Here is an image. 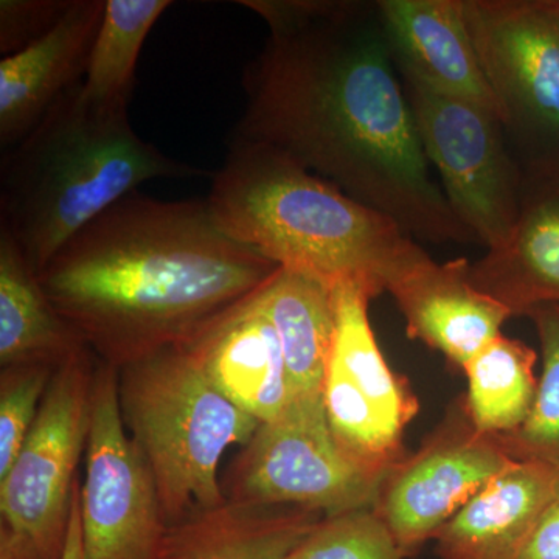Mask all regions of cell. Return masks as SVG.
<instances>
[{
	"mask_svg": "<svg viewBox=\"0 0 559 559\" xmlns=\"http://www.w3.org/2000/svg\"><path fill=\"white\" fill-rule=\"evenodd\" d=\"M270 28L234 138L264 143L411 238L473 245L415 127L377 2L242 0Z\"/></svg>",
	"mask_w": 559,
	"mask_h": 559,
	"instance_id": "6da1fadb",
	"label": "cell"
},
{
	"mask_svg": "<svg viewBox=\"0 0 559 559\" xmlns=\"http://www.w3.org/2000/svg\"><path fill=\"white\" fill-rule=\"evenodd\" d=\"M277 271L221 229L207 201L135 191L76 234L38 277L91 352L119 370L189 341Z\"/></svg>",
	"mask_w": 559,
	"mask_h": 559,
	"instance_id": "7a4b0ae2",
	"label": "cell"
},
{
	"mask_svg": "<svg viewBox=\"0 0 559 559\" xmlns=\"http://www.w3.org/2000/svg\"><path fill=\"white\" fill-rule=\"evenodd\" d=\"M213 218L282 270L374 299L421 252L400 226L264 143L231 139L207 200Z\"/></svg>",
	"mask_w": 559,
	"mask_h": 559,
	"instance_id": "3957f363",
	"label": "cell"
},
{
	"mask_svg": "<svg viewBox=\"0 0 559 559\" xmlns=\"http://www.w3.org/2000/svg\"><path fill=\"white\" fill-rule=\"evenodd\" d=\"M80 84L0 160V229L39 274L76 234L148 180L193 178L135 134L128 112L92 108Z\"/></svg>",
	"mask_w": 559,
	"mask_h": 559,
	"instance_id": "277c9868",
	"label": "cell"
},
{
	"mask_svg": "<svg viewBox=\"0 0 559 559\" xmlns=\"http://www.w3.org/2000/svg\"><path fill=\"white\" fill-rule=\"evenodd\" d=\"M119 406L148 463L168 525L223 503L221 459L261 423L227 400L182 345L121 367Z\"/></svg>",
	"mask_w": 559,
	"mask_h": 559,
	"instance_id": "5b68a950",
	"label": "cell"
},
{
	"mask_svg": "<svg viewBox=\"0 0 559 559\" xmlns=\"http://www.w3.org/2000/svg\"><path fill=\"white\" fill-rule=\"evenodd\" d=\"M522 168H559V0H462Z\"/></svg>",
	"mask_w": 559,
	"mask_h": 559,
	"instance_id": "8992f818",
	"label": "cell"
},
{
	"mask_svg": "<svg viewBox=\"0 0 559 559\" xmlns=\"http://www.w3.org/2000/svg\"><path fill=\"white\" fill-rule=\"evenodd\" d=\"M97 364L86 348L55 371L31 433L0 479V533L43 559H64Z\"/></svg>",
	"mask_w": 559,
	"mask_h": 559,
	"instance_id": "52a82bcc",
	"label": "cell"
},
{
	"mask_svg": "<svg viewBox=\"0 0 559 559\" xmlns=\"http://www.w3.org/2000/svg\"><path fill=\"white\" fill-rule=\"evenodd\" d=\"M385 476L344 454L331 433L323 393L294 396L261 423L221 479L224 498L255 507H304L323 516L369 509Z\"/></svg>",
	"mask_w": 559,
	"mask_h": 559,
	"instance_id": "ba28073f",
	"label": "cell"
},
{
	"mask_svg": "<svg viewBox=\"0 0 559 559\" xmlns=\"http://www.w3.org/2000/svg\"><path fill=\"white\" fill-rule=\"evenodd\" d=\"M423 150L452 212L479 245L498 249L520 218L524 170L491 110L429 86L399 69Z\"/></svg>",
	"mask_w": 559,
	"mask_h": 559,
	"instance_id": "9c48e42d",
	"label": "cell"
},
{
	"mask_svg": "<svg viewBox=\"0 0 559 559\" xmlns=\"http://www.w3.org/2000/svg\"><path fill=\"white\" fill-rule=\"evenodd\" d=\"M81 484L84 559H157L167 533L148 463L128 436L119 406V371L98 359Z\"/></svg>",
	"mask_w": 559,
	"mask_h": 559,
	"instance_id": "30bf717a",
	"label": "cell"
},
{
	"mask_svg": "<svg viewBox=\"0 0 559 559\" xmlns=\"http://www.w3.org/2000/svg\"><path fill=\"white\" fill-rule=\"evenodd\" d=\"M514 463L498 436L474 426L462 395L419 450L389 471L373 509L411 558Z\"/></svg>",
	"mask_w": 559,
	"mask_h": 559,
	"instance_id": "8fae6325",
	"label": "cell"
},
{
	"mask_svg": "<svg viewBox=\"0 0 559 559\" xmlns=\"http://www.w3.org/2000/svg\"><path fill=\"white\" fill-rule=\"evenodd\" d=\"M469 266L465 259L437 263L423 249L390 278L385 289L406 320L407 336L437 349L460 370L513 318L476 289Z\"/></svg>",
	"mask_w": 559,
	"mask_h": 559,
	"instance_id": "7c38bea8",
	"label": "cell"
},
{
	"mask_svg": "<svg viewBox=\"0 0 559 559\" xmlns=\"http://www.w3.org/2000/svg\"><path fill=\"white\" fill-rule=\"evenodd\" d=\"M180 345L227 400L260 423L277 418L293 400L282 344L259 290Z\"/></svg>",
	"mask_w": 559,
	"mask_h": 559,
	"instance_id": "4fadbf2b",
	"label": "cell"
},
{
	"mask_svg": "<svg viewBox=\"0 0 559 559\" xmlns=\"http://www.w3.org/2000/svg\"><path fill=\"white\" fill-rule=\"evenodd\" d=\"M106 0H72L53 31L0 61V148L10 150L86 75Z\"/></svg>",
	"mask_w": 559,
	"mask_h": 559,
	"instance_id": "5bb4252c",
	"label": "cell"
},
{
	"mask_svg": "<svg viewBox=\"0 0 559 559\" xmlns=\"http://www.w3.org/2000/svg\"><path fill=\"white\" fill-rule=\"evenodd\" d=\"M520 218L509 241L471 263L476 289L513 316L559 305V170L522 168Z\"/></svg>",
	"mask_w": 559,
	"mask_h": 559,
	"instance_id": "9a60e30c",
	"label": "cell"
},
{
	"mask_svg": "<svg viewBox=\"0 0 559 559\" xmlns=\"http://www.w3.org/2000/svg\"><path fill=\"white\" fill-rule=\"evenodd\" d=\"M377 3L396 68L409 70L443 94L491 110L500 119L466 27L462 0Z\"/></svg>",
	"mask_w": 559,
	"mask_h": 559,
	"instance_id": "2e32d148",
	"label": "cell"
},
{
	"mask_svg": "<svg viewBox=\"0 0 559 559\" xmlns=\"http://www.w3.org/2000/svg\"><path fill=\"white\" fill-rule=\"evenodd\" d=\"M559 499V474L516 462L436 535L440 559H520L540 518Z\"/></svg>",
	"mask_w": 559,
	"mask_h": 559,
	"instance_id": "e0dca14e",
	"label": "cell"
},
{
	"mask_svg": "<svg viewBox=\"0 0 559 559\" xmlns=\"http://www.w3.org/2000/svg\"><path fill=\"white\" fill-rule=\"evenodd\" d=\"M322 518L304 507H255L226 499L168 525L157 559H289Z\"/></svg>",
	"mask_w": 559,
	"mask_h": 559,
	"instance_id": "ac0fdd59",
	"label": "cell"
},
{
	"mask_svg": "<svg viewBox=\"0 0 559 559\" xmlns=\"http://www.w3.org/2000/svg\"><path fill=\"white\" fill-rule=\"evenodd\" d=\"M86 348L47 297L17 242L0 229V367L46 364L60 369Z\"/></svg>",
	"mask_w": 559,
	"mask_h": 559,
	"instance_id": "d6986e66",
	"label": "cell"
},
{
	"mask_svg": "<svg viewBox=\"0 0 559 559\" xmlns=\"http://www.w3.org/2000/svg\"><path fill=\"white\" fill-rule=\"evenodd\" d=\"M259 300L282 344L290 396L323 393L336 330L333 289L278 267L259 289Z\"/></svg>",
	"mask_w": 559,
	"mask_h": 559,
	"instance_id": "ffe728a7",
	"label": "cell"
},
{
	"mask_svg": "<svg viewBox=\"0 0 559 559\" xmlns=\"http://www.w3.org/2000/svg\"><path fill=\"white\" fill-rule=\"evenodd\" d=\"M333 296L336 330L326 369L341 374L396 432L404 433L417 415L418 401L382 356L369 318L371 297L356 285L337 286Z\"/></svg>",
	"mask_w": 559,
	"mask_h": 559,
	"instance_id": "44dd1931",
	"label": "cell"
},
{
	"mask_svg": "<svg viewBox=\"0 0 559 559\" xmlns=\"http://www.w3.org/2000/svg\"><path fill=\"white\" fill-rule=\"evenodd\" d=\"M536 359L524 342L500 334L463 366L466 409L480 432L507 436L524 425L538 392Z\"/></svg>",
	"mask_w": 559,
	"mask_h": 559,
	"instance_id": "7402d4cb",
	"label": "cell"
},
{
	"mask_svg": "<svg viewBox=\"0 0 559 559\" xmlns=\"http://www.w3.org/2000/svg\"><path fill=\"white\" fill-rule=\"evenodd\" d=\"M168 0H106L105 14L90 66L81 81V98L92 108L128 112L140 50Z\"/></svg>",
	"mask_w": 559,
	"mask_h": 559,
	"instance_id": "603a6c76",
	"label": "cell"
},
{
	"mask_svg": "<svg viewBox=\"0 0 559 559\" xmlns=\"http://www.w3.org/2000/svg\"><path fill=\"white\" fill-rule=\"evenodd\" d=\"M538 334L543 373L524 425L500 443L516 462H533L559 474V305H540L525 314Z\"/></svg>",
	"mask_w": 559,
	"mask_h": 559,
	"instance_id": "cb8c5ba5",
	"label": "cell"
},
{
	"mask_svg": "<svg viewBox=\"0 0 559 559\" xmlns=\"http://www.w3.org/2000/svg\"><path fill=\"white\" fill-rule=\"evenodd\" d=\"M289 559H406L373 507L323 516Z\"/></svg>",
	"mask_w": 559,
	"mask_h": 559,
	"instance_id": "d4e9b609",
	"label": "cell"
},
{
	"mask_svg": "<svg viewBox=\"0 0 559 559\" xmlns=\"http://www.w3.org/2000/svg\"><path fill=\"white\" fill-rule=\"evenodd\" d=\"M57 370L46 364L0 367V479L31 433Z\"/></svg>",
	"mask_w": 559,
	"mask_h": 559,
	"instance_id": "484cf974",
	"label": "cell"
},
{
	"mask_svg": "<svg viewBox=\"0 0 559 559\" xmlns=\"http://www.w3.org/2000/svg\"><path fill=\"white\" fill-rule=\"evenodd\" d=\"M72 0H2L0 51L16 53L44 38L68 13Z\"/></svg>",
	"mask_w": 559,
	"mask_h": 559,
	"instance_id": "4316f807",
	"label": "cell"
},
{
	"mask_svg": "<svg viewBox=\"0 0 559 559\" xmlns=\"http://www.w3.org/2000/svg\"><path fill=\"white\" fill-rule=\"evenodd\" d=\"M520 559H559V499L536 524Z\"/></svg>",
	"mask_w": 559,
	"mask_h": 559,
	"instance_id": "83f0119b",
	"label": "cell"
},
{
	"mask_svg": "<svg viewBox=\"0 0 559 559\" xmlns=\"http://www.w3.org/2000/svg\"><path fill=\"white\" fill-rule=\"evenodd\" d=\"M64 559H84L83 528H81V480L73 491L72 516H70L68 546Z\"/></svg>",
	"mask_w": 559,
	"mask_h": 559,
	"instance_id": "f1b7e54d",
	"label": "cell"
},
{
	"mask_svg": "<svg viewBox=\"0 0 559 559\" xmlns=\"http://www.w3.org/2000/svg\"><path fill=\"white\" fill-rule=\"evenodd\" d=\"M0 559H43L36 551L0 533Z\"/></svg>",
	"mask_w": 559,
	"mask_h": 559,
	"instance_id": "f546056e",
	"label": "cell"
},
{
	"mask_svg": "<svg viewBox=\"0 0 559 559\" xmlns=\"http://www.w3.org/2000/svg\"><path fill=\"white\" fill-rule=\"evenodd\" d=\"M557 170H559V168H557Z\"/></svg>",
	"mask_w": 559,
	"mask_h": 559,
	"instance_id": "4dcf8cb0",
	"label": "cell"
}]
</instances>
